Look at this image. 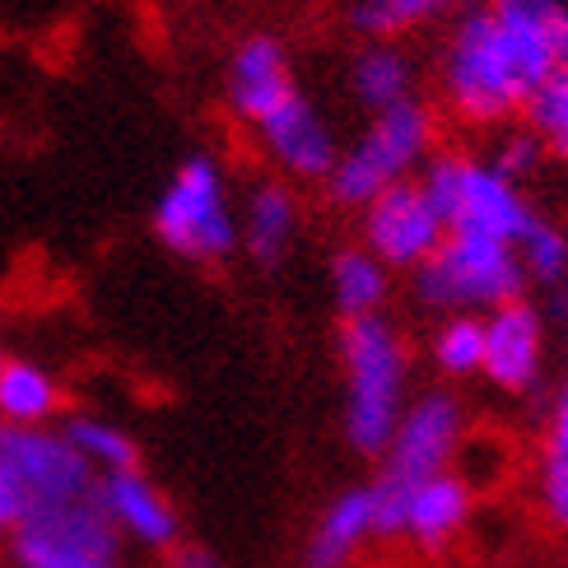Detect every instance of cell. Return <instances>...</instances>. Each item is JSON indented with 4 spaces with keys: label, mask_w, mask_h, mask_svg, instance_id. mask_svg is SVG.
<instances>
[{
    "label": "cell",
    "mask_w": 568,
    "mask_h": 568,
    "mask_svg": "<svg viewBox=\"0 0 568 568\" xmlns=\"http://www.w3.org/2000/svg\"><path fill=\"white\" fill-rule=\"evenodd\" d=\"M568 65L564 0H480L447 23L438 52V112L466 131L523 122L536 89Z\"/></svg>",
    "instance_id": "obj_1"
},
{
    "label": "cell",
    "mask_w": 568,
    "mask_h": 568,
    "mask_svg": "<svg viewBox=\"0 0 568 568\" xmlns=\"http://www.w3.org/2000/svg\"><path fill=\"white\" fill-rule=\"evenodd\" d=\"M341 434L359 457H383L396 419L410 406V345L383 317L341 322Z\"/></svg>",
    "instance_id": "obj_2"
},
{
    "label": "cell",
    "mask_w": 568,
    "mask_h": 568,
    "mask_svg": "<svg viewBox=\"0 0 568 568\" xmlns=\"http://www.w3.org/2000/svg\"><path fill=\"white\" fill-rule=\"evenodd\" d=\"M443 150V112L429 99H410L400 108L373 112L364 131L341 150L326 178V196L345 210H364L387 186L410 182L424 163Z\"/></svg>",
    "instance_id": "obj_3"
},
{
    "label": "cell",
    "mask_w": 568,
    "mask_h": 568,
    "mask_svg": "<svg viewBox=\"0 0 568 568\" xmlns=\"http://www.w3.org/2000/svg\"><path fill=\"white\" fill-rule=\"evenodd\" d=\"M154 239L182 262L215 266L239 252V205L229 173L215 154H186L150 210Z\"/></svg>",
    "instance_id": "obj_4"
},
{
    "label": "cell",
    "mask_w": 568,
    "mask_h": 568,
    "mask_svg": "<svg viewBox=\"0 0 568 568\" xmlns=\"http://www.w3.org/2000/svg\"><path fill=\"white\" fill-rule=\"evenodd\" d=\"M419 186L438 205L447 233H470V239L523 243V233L540 220L523 196V182L504 178L476 150H438L419 173Z\"/></svg>",
    "instance_id": "obj_5"
},
{
    "label": "cell",
    "mask_w": 568,
    "mask_h": 568,
    "mask_svg": "<svg viewBox=\"0 0 568 568\" xmlns=\"http://www.w3.org/2000/svg\"><path fill=\"white\" fill-rule=\"evenodd\" d=\"M93 489H99V476L70 447L61 424H42V429L0 424V546L23 517L89 499Z\"/></svg>",
    "instance_id": "obj_6"
},
{
    "label": "cell",
    "mask_w": 568,
    "mask_h": 568,
    "mask_svg": "<svg viewBox=\"0 0 568 568\" xmlns=\"http://www.w3.org/2000/svg\"><path fill=\"white\" fill-rule=\"evenodd\" d=\"M410 290H415V303H424L438 317H453V313L485 317L494 307L527 298L531 280L513 243L447 233L438 252L410 275Z\"/></svg>",
    "instance_id": "obj_7"
},
{
    "label": "cell",
    "mask_w": 568,
    "mask_h": 568,
    "mask_svg": "<svg viewBox=\"0 0 568 568\" xmlns=\"http://www.w3.org/2000/svg\"><path fill=\"white\" fill-rule=\"evenodd\" d=\"M0 550L10 568H122L126 540L89 494L23 517Z\"/></svg>",
    "instance_id": "obj_8"
},
{
    "label": "cell",
    "mask_w": 568,
    "mask_h": 568,
    "mask_svg": "<svg viewBox=\"0 0 568 568\" xmlns=\"http://www.w3.org/2000/svg\"><path fill=\"white\" fill-rule=\"evenodd\" d=\"M466 438H470V424H466V406L457 392H447V387L415 392L406 415L396 419L387 453L377 457V485L410 489L419 480L443 476V470H457Z\"/></svg>",
    "instance_id": "obj_9"
},
{
    "label": "cell",
    "mask_w": 568,
    "mask_h": 568,
    "mask_svg": "<svg viewBox=\"0 0 568 568\" xmlns=\"http://www.w3.org/2000/svg\"><path fill=\"white\" fill-rule=\"evenodd\" d=\"M447 239L438 205L419 186V178L387 186L383 196H373L359 210V243L383 262L392 275H415L438 243Z\"/></svg>",
    "instance_id": "obj_10"
},
{
    "label": "cell",
    "mask_w": 568,
    "mask_h": 568,
    "mask_svg": "<svg viewBox=\"0 0 568 568\" xmlns=\"http://www.w3.org/2000/svg\"><path fill=\"white\" fill-rule=\"evenodd\" d=\"M377 485V480H373ZM383 494V523H387V540H410L424 555H443L447 546H457L466 536L470 517H476V485H470L462 470H443L434 480H419L410 489H387Z\"/></svg>",
    "instance_id": "obj_11"
},
{
    "label": "cell",
    "mask_w": 568,
    "mask_h": 568,
    "mask_svg": "<svg viewBox=\"0 0 568 568\" xmlns=\"http://www.w3.org/2000/svg\"><path fill=\"white\" fill-rule=\"evenodd\" d=\"M252 140H256V150H262V159L275 169V178H284L290 186L294 182L326 186L331 169H336V159L345 150L336 126H331V116L307 99L303 89L284 108H275L266 122H256Z\"/></svg>",
    "instance_id": "obj_12"
},
{
    "label": "cell",
    "mask_w": 568,
    "mask_h": 568,
    "mask_svg": "<svg viewBox=\"0 0 568 568\" xmlns=\"http://www.w3.org/2000/svg\"><path fill=\"white\" fill-rule=\"evenodd\" d=\"M298 93L290 47L275 33H247L224 61V108L239 126L266 122L275 108H284Z\"/></svg>",
    "instance_id": "obj_13"
},
{
    "label": "cell",
    "mask_w": 568,
    "mask_h": 568,
    "mask_svg": "<svg viewBox=\"0 0 568 568\" xmlns=\"http://www.w3.org/2000/svg\"><path fill=\"white\" fill-rule=\"evenodd\" d=\"M480 377L504 396H531L546 383V317L531 298L485 313V364Z\"/></svg>",
    "instance_id": "obj_14"
},
{
    "label": "cell",
    "mask_w": 568,
    "mask_h": 568,
    "mask_svg": "<svg viewBox=\"0 0 568 568\" xmlns=\"http://www.w3.org/2000/svg\"><path fill=\"white\" fill-rule=\"evenodd\" d=\"M93 499H99V508L108 513V523L116 527V536H122L126 546L169 555L182 540V517H178L173 499L140 466L116 470V476H99Z\"/></svg>",
    "instance_id": "obj_15"
},
{
    "label": "cell",
    "mask_w": 568,
    "mask_h": 568,
    "mask_svg": "<svg viewBox=\"0 0 568 568\" xmlns=\"http://www.w3.org/2000/svg\"><path fill=\"white\" fill-rule=\"evenodd\" d=\"M373 540H387L377 485H349L331 499L303 540V568H349Z\"/></svg>",
    "instance_id": "obj_16"
},
{
    "label": "cell",
    "mask_w": 568,
    "mask_h": 568,
    "mask_svg": "<svg viewBox=\"0 0 568 568\" xmlns=\"http://www.w3.org/2000/svg\"><path fill=\"white\" fill-rule=\"evenodd\" d=\"M303 229V210L294 186L284 178H262L247 186V196L239 205V247L252 256L256 266H280L294 252Z\"/></svg>",
    "instance_id": "obj_17"
},
{
    "label": "cell",
    "mask_w": 568,
    "mask_h": 568,
    "mask_svg": "<svg viewBox=\"0 0 568 568\" xmlns=\"http://www.w3.org/2000/svg\"><path fill=\"white\" fill-rule=\"evenodd\" d=\"M349 93L368 116L419 99V61L400 38H368L349 57Z\"/></svg>",
    "instance_id": "obj_18"
},
{
    "label": "cell",
    "mask_w": 568,
    "mask_h": 568,
    "mask_svg": "<svg viewBox=\"0 0 568 568\" xmlns=\"http://www.w3.org/2000/svg\"><path fill=\"white\" fill-rule=\"evenodd\" d=\"M61 400H65L61 377L47 364L19 359V354L0 359V424L42 429V424H57Z\"/></svg>",
    "instance_id": "obj_19"
},
{
    "label": "cell",
    "mask_w": 568,
    "mask_h": 568,
    "mask_svg": "<svg viewBox=\"0 0 568 568\" xmlns=\"http://www.w3.org/2000/svg\"><path fill=\"white\" fill-rule=\"evenodd\" d=\"M331 303H336L341 322H359V317H383L392 303V271L377 262L364 243H349L331 256Z\"/></svg>",
    "instance_id": "obj_20"
},
{
    "label": "cell",
    "mask_w": 568,
    "mask_h": 568,
    "mask_svg": "<svg viewBox=\"0 0 568 568\" xmlns=\"http://www.w3.org/2000/svg\"><path fill=\"white\" fill-rule=\"evenodd\" d=\"M536 508L540 517L568 536V383L550 396L546 424H540V457H536Z\"/></svg>",
    "instance_id": "obj_21"
},
{
    "label": "cell",
    "mask_w": 568,
    "mask_h": 568,
    "mask_svg": "<svg viewBox=\"0 0 568 568\" xmlns=\"http://www.w3.org/2000/svg\"><path fill=\"white\" fill-rule=\"evenodd\" d=\"M480 0H349V29L368 38H400L438 19H457Z\"/></svg>",
    "instance_id": "obj_22"
},
{
    "label": "cell",
    "mask_w": 568,
    "mask_h": 568,
    "mask_svg": "<svg viewBox=\"0 0 568 568\" xmlns=\"http://www.w3.org/2000/svg\"><path fill=\"white\" fill-rule=\"evenodd\" d=\"M61 434H65L70 447H75V453L84 457V466L93 470V476H116V470L140 466L135 438H131L116 419H108V415L80 410V415H70V419L61 424Z\"/></svg>",
    "instance_id": "obj_23"
},
{
    "label": "cell",
    "mask_w": 568,
    "mask_h": 568,
    "mask_svg": "<svg viewBox=\"0 0 568 568\" xmlns=\"http://www.w3.org/2000/svg\"><path fill=\"white\" fill-rule=\"evenodd\" d=\"M429 364L443 377H480V364H485V317H476V313L438 317L434 336H429Z\"/></svg>",
    "instance_id": "obj_24"
},
{
    "label": "cell",
    "mask_w": 568,
    "mask_h": 568,
    "mask_svg": "<svg viewBox=\"0 0 568 568\" xmlns=\"http://www.w3.org/2000/svg\"><path fill=\"white\" fill-rule=\"evenodd\" d=\"M523 126L540 140L546 159L568 169V65H559L555 75L536 89V99L523 112Z\"/></svg>",
    "instance_id": "obj_25"
},
{
    "label": "cell",
    "mask_w": 568,
    "mask_h": 568,
    "mask_svg": "<svg viewBox=\"0 0 568 568\" xmlns=\"http://www.w3.org/2000/svg\"><path fill=\"white\" fill-rule=\"evenodd\" d=\"M517 256H523L531 284H546V290H555V284L568 280V233L559 224H550V220H536L523 233Z\"/></svg>",
    "instance_id": "obj_26"
},
{
    "label": "cell",
    "mask_w": 568,
    "mask_h": 568,
    "mask_svg": "<svg viewBox=\"0 0 568 568\" xmlns=\"http://www.w3.org/2000/svg\"><path fill=\"white\" fill-rule=\"evenodd\" d=\"M540 159H546V150H540V140H536L523 122H513V126H504L499 135H494L489 163H494V169H499L504 178L527 182V178L540 169Z\"/></svg>",
    "instance_id": "obj_27"
},
{
    "label": "cell",
    "mask_w": 568,
    "mask_h": 568,
    "mask_svg": "<svg viewBox=\"0 0 568 568\" xmlns=\"http://www.w3.org/2000/svg\"><path fill=\"white\" fill-rule=\"evenodd\" d=\"M163 568H224V559L201 546V540H178V546L163 555Z\"/></svg>",
    "instance_id": "obj_28"
},
{
    "label": "cell",
    "mask_w": 568,
    "mask_h": 568,
    "mask_svg": "<svg viewBox=\"0 0 568 568\" xmlns=\"http://www.w3.org/2000/svg\"><path fill=\"white\" fill-rule=\"evenodd\" d=\"M564 354H568V313H564Z\"/></svg>",
    "instance_id": "obj_29"
},
{
    "label": "cell",
    "mask_w": 568,
    "mask_h": 568,
    "mask_svg": "<svg viewBox=\"0 0 568 568\" xmlns=\"http://www.w3.org/2000/svg\"><path fill=\"white\" fill-rule=\"evenodd\" d=\"M0 359H6V354H0Z\"/></svg>",
    "instance_id": "obj_30"
}]
</instances>
